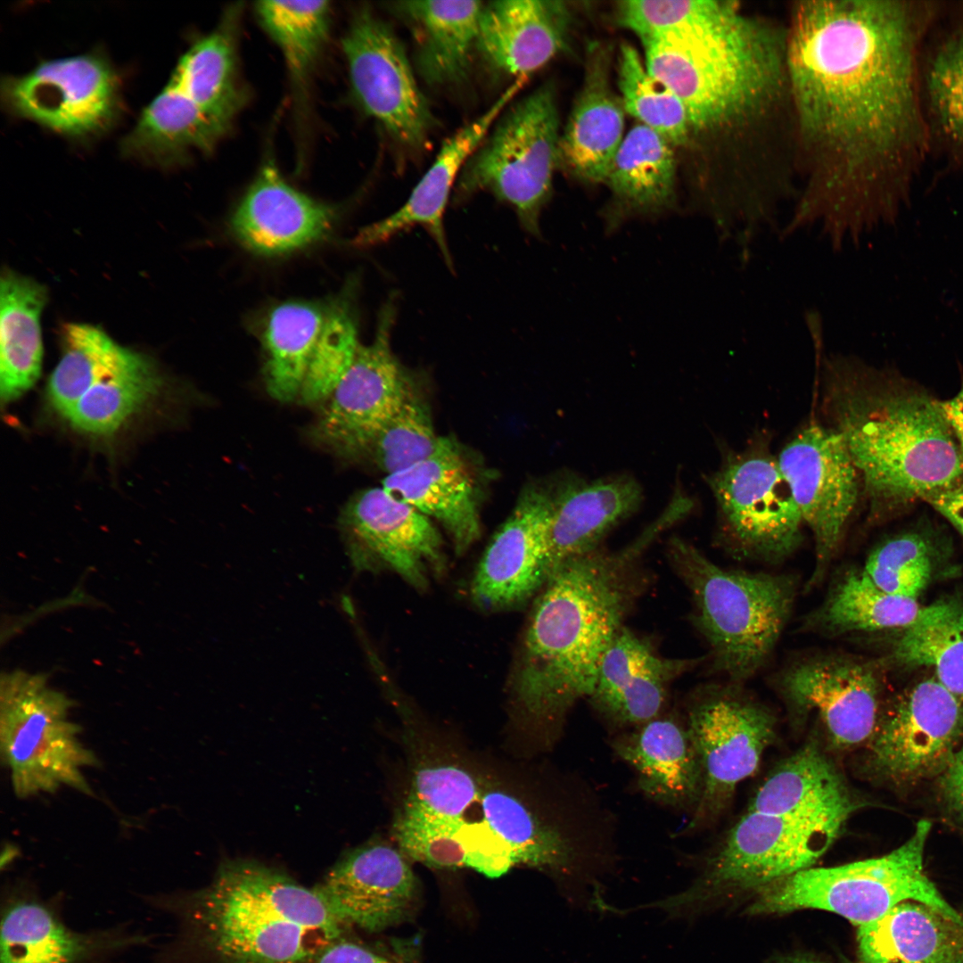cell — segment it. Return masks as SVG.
Here are the masks:
<instances>
[{
  "label": "cell",
  "mask_w": 963,
  "mask_h": 963,
  "mask_svg": "<svg viewBox=\"0 0 963 963\" xmlns=\"http://www.w3.org/2000/svg\"><path fill=\"white\" fill-rule=\"evenodd\" d=\"M482 820L512 851L516 863L547 870L560 878L579 873L583 854L564 824L540 818L523 801L501 790L482 794Z\"/></svg>",
  "instance_id": "obj_36"
},
{
  "label": "cell",
  "mask_w": 963,
  "mask_h": 963,
  "mask_svg": "<svg viewBox=\"0 0 963 963\" xmlns=\"http://www.w3.org/2000/svg\"><path fill=\"white\" fill-rule=\"evenodd\" d=\"M228 127L168 83L122 139L121 152L150 164L171 167L192 149L212 150Z\"/></svg>",
  "instance_id": "obj_34"
},
{
  "label": "cell",
  "mask_w": 963,
  "mask_h": 963,
  "mask_svg": "<svg viewBox=\"0 0 963 963\" xmlns=\"http://www.w3.org/2000/svg\"><path fill=\"white\" fill-rule=\"evenodd\" d=\"M1 99L12 114L70 137L106 130L120 107L114 70L93 54L44 61L26 74L8 76Z\"/></svg>",
  "instance_id": "obj_15"
},
{
  "label": "cell",
  "mask_w": 963,
  "mask_h": 963,
  "mask_svg": "<svg viewBox=\"0 0 963 963\" xmlns=\"http://www.w3.org/2000/svg\"><path fill=\"white\" fill-rule=\"evenodd\" d=\"M942 413L963 453V386L951 399L939 401Z\"/></svg>",
  "instance_id": "obj_57"
},
{
  "label": "cell",
  "mask_w": 963,
  "mask_h": 963,
  "mask_svg": "<svg viewBox=\"0 0 963 963\" xmlns=\"http://www.w3.org/2000/svg\"><path fill=\"white\" fill-rule=\"evenodd\" d=\"M163 384L153 361L134 351L123 366L91 387L65 418L79 432L110 435L153 399Z\"/></svg>",
  "instance_id": "obj_41"
},
{
  "label": "cell",
  "mask_w": 963,
  "mask_h": 963,
  "mask_svg": "<svg viewBox=\"0 0 963 963\" xmlns=\"http://www.w3.org/2000/svg\"><path fill=\"white\" fill-rule=\"evenodd\" d=\"M465 822L432 814L405 801L393 822L401 852L436 868L466 867Z\"/></svg>",
  "instance_id": "obj_48"
},
{
  "label": "cell",
  "mask_w": 963,
  "mask_h": 963,
  "mask_svg": "<svg viewBox=\"0 0 963 963\" xmlns=\"http://www.w3.org/2000/svg\"><path fill=\"white\" fill-rule=\"evenodd\" d=\"M707 482L724 530L741 551L778 561L799 547L801 513L778 458L763 442L728 455Z\"/></svg>",
  "instance_id": "obj_11"
},
{
  "label": "cell",
  "mask_w": 963,
  "mask_h": 963,
  "mask_svg": "<svg viewBox=\"0 0 963 963\" xmlns=\"http://www.w3.org/2000/svg\"><path fill=\"white\" fill-rule=\"evenodd\" d=\"M235 14L228 13L218 28L192 45L168 82L208 115L227 125L243 101L236 78Z\"/></svg>",
  "instance_id": "obj_39"
},
{
  "label": "cell",
  "mask_w": 963,
  "mask_h": 963,
  "mask_svg": "<svg viewBox=\"0 0 963 963\" xmlns=\"http://www.w3.org/2000/svg\"><path fill=\"white\" fill-rule=\"evenodd\" d=\"M947 519L963 536V478L953 485L922 498Z\"/></svg>",
  "instance_id": "obj_55"
},
{
  "label": "cell",
  "mask_w": 963,
  "mask_h": 963,
  "mask_svg": "<svg viewBox=\"0 0 963 963\" xmlns=\"http://www.w3.org/2000/svg\"><path fill=\"white\" fill-rule=\"evenodd\" d=\"M857 941L861 963L963 961V926L913 901L858 926Z\"/></svg>",
  "instance_id": "obj_33"
},
{
  "label": "cell",
  "mask_w": 963,
  "mask_h": 963,
  "mask_svg": "<svg viewBox=\"0 0 963 963\" xmlns=\"http://www.w3.org/2000/svg\"><path fill=\"white\" fill-rule=\"evenodd\" d=\"M62 335V356L46 393L52 407L65 418L91 387L123 366L134 350L89 325L67 324Z\"/></svg>",
  "instance_id": "obj_43"
},
{
  "label": "cell",
  "mask_w": 963,
  "mask_h": 963,
  "mask_svg": "<svg viewBox=\"0 0 963 963\" xmlns=\"http://www.w3.org/2000/svg\"><path fill=\"white\" fill-rule=\"evenodd\" d=\"M382 487L396 499L439 522L457 553L481 535L478 487L457 444L447 438L430 457L386 475Z\"/></svg>",
  "instance_id": "obj_27"
},
{
  "label": "cell",
  "mask_w": 963,
  "mask_h": 963,
  "mask_svg": "<svg viewBox=\"0 0 963 963\" xmlns=\"http://www.w3.org/2000/svg\"><path fill=\"white\" fill-rule=\"evenodd\" d=\"M893 655L905 665L932 668L941 684L963 698V602L925 606L919 619L902 630Z\"/></svg>",
  "instance_id": "obj_42"
},
{
  "label": "cell",
  "mask_w": 963,
  "mask_h": 963,
  "mask_svg": "<svg viewBox=\"0 0 963 963\" xmlns=\"http://www.w3.org/2000/svg\"><path fill=\"white\" fill-rule=\"evenodd\" d=\"M778 686L794 706L819 717L839 747L869 741L875 732L881 687L869 662L843 654L812 656L786 669Z\"/></svg>",
  "instance_id": "obj_20"
},
{
  "label": "cell",
  "mask_w": 963,
  "mask_h": 963,
  "mask_svg": "<svg viewBox=\"0 0 963 963\" xmlns=\"http://www.w3.org/2000/svg\"><path fill=\"white\" fill-rule=\"evenodd\" d=\"M768 31V17L737 1L710 0L695 20L641 40L647 70L705 134L734 101Z\"/></svg>",
  "instance_id": "obj_6"
},
{
  "label": "cell",
  "mask_w": 963,
  "mask_h": 963,
  "mask_svg": "<svg viewBox=\"0 0 963 963\" xmlns=\"http://www.w3.org/2000/svg\"><path fill=\"white\" fill-rule=\"evenodd\" d=\"M326 313L305 301H288L270 312L263 335L268 393L281 402L300 396Z\"/></svg>",
  "instance_id": "obj_40"
},
{
  "label": "cell",
  "mask_w": 963,
  "mask_h": 963,
  "mask_svg": "<svg viewBox=\"0 0 963 963\" xmlns=\"http://www.w3.org/2000/svg\"><path fill=\"white\" fill-rule=\"evenodd\" d=\"M673 145L648 127L638 124L623 137L605 184L611 200L605 226L613 231L628 219L670 210L676 200Z\"/></svg>",
  "instance_id": "obj_30"
},
{
  "label": "cell",
  "mask_w": 963,
  "mask_h": 963,
  "mask_svg": "<svg viewBox=\"0 0 963 963\" xmlns=\"http://www.w3.org/2000/svg\"><path fill=\"white\" fill-rule=\"evenodd\" d=\"M188 914L216 963H307L345 931L315 888L250 860L221 863Z\"/></svg>",
  "instance_id": "obj_4"
},
{
  "label": "cell",
  "mask_w": 963,
  "mask_h": 963,
  "mask_svg": "<svg viewBox=\"0 0 963 963\" xmlns=\"http://www.w3.org/2000/svg\"><path fill=\"white\" fill-rule=\"evenodd\" d=\"M73 702L52 688L45 673L22 670L0 678V748L15 794L21 798L68 786L92 794L83 770L95 753L69 719Z\"/></svg>",
  "instance_id": "obj_9"
},
{
  "label": "cell",
  "mask_w": 963,
  "mask_h": 963,
  "mask_svg": "<svg viewBox=\"0 0 963 963\" xmlns=\"http://www.w3.org/2000/svg\"><path fill=\"white\" fill-rule=\"evenodd\" d=\"M774 963H821L813 958L807 956H792L782 958Z\"/></svg>",
  "instance_id": "obj_58"
},
{
  "label": "cell",
  "mask_w": 963,
  "mask_h": 963,
  "mask_svg": "<svg viewBox=\"0 0 963 963\" xmlns=\"http://www.w3.org/2000/svg\"><path fill=\"white\" fill-rule=\"evenodd\" d=\"M357 319L347 303L326 313L300 392L303 404L326 399L350 368L358 348Z\"/></svg>",
  "instance_id": "obj_49"
},
{
  "label": "cell",
  "mask_w": 963,
  "mask_h": 963,
  "mask_svg": "<svg viewBox=\"0 0 963 963\" xmlns=\"http://www.w3.org/2000/svg\"><path fill=\"white\" fill-rule=\"evenodd\" d=\"M466 867L498 877L517 865L503 839L484 820L465 822Z\"/></svg>",
  "instance_id": "obj_53"
},
{
  "label": "cell",
  "mask_w": 963,
  "mask_h": 963,
  "mask_svg": "<svg viewBox=\"0 0 963 963\" xmlns=\"http://www.w3.org/2000/svg\"><path fill=\"white\" fill-rule=\"evenodd\" d=\"M777 458L814 539L812 588L839 550L863 488L861 476L842 435L817 423L800 430Z\"/></svg>",
  "instance_id": "obj_12"
},
{
  "label": "cell",
  "mask_w": 963,
  "mask_h": 963,
  "mask_svg": "<svg viewBox=\"0 0 963 963\" xmlns=\"http://www.w3.org/2000/svg\"><path fill=\"white\" fill-rule=\"evenodd\" d=\"M641 555L630 543L569 559L536 596L510 679L513 701L531 723L556 725L592 694L603 657L646 585Z\"/></svg>",
  "instance_id": "obj_2"
},
{
  "label": "cell",
  "mask_w": 963,
  "mask_h": 963,
  "mask_svg": "<svg viewBox=\"0 0 963 963\" xmlns=\"http://www.w3.org/2000/svg\"><path fill=\"white\" fill-rule=\"evenodd\" d=\"M552 485L531 484L486 547L471 583L479 606L504 610L536 597L552 574Z\"/></svg>",
  "instance_id": "obj_19"
},
{
  "label": "cell",
  "mask_w": 963,
  "mask_h": 963,
  "mask_svg": "<svg viewBox=\"0 0 963 963\" xmlns=\"http://www.w3.org/2000/svg\"><path fill=\"white\" fill-rule=\"evenodd\" d=\"M856 807L834 764L810 744L771 772L748 811L842 827Z\"/></svg>",
  "instance_id": "obj_31"
},
{
  "label": "cell",
  "mask_w": 963,
  "mask_h": 963,
  "mask_svg": "<svg viewBox=\"0 0 963 963\" xmlns=\"http://www.w3.org/2000/svg\"><path fill=\"white\" fill-rule=\"evenodd\" d=\"M931 822L919 820L899 847L877 858L828 868H809L761 889L753 915L814 909L854 926L870 923L907 901L924 903L963 926V917L943 898L924 868Z\"/></svg>",
  "instance_id": "obj_7"
},
{
  "label": "cell",
  "mask_w": 963,
  "mask_h": 963,
  "mask_svg": "<svg viewBox=\"0 0 963 963\" xmlns=\"http://www.w3.org/2000/svg\"><path fill=\"white\" fill-rule=\"evenodd\" d=\"M958 963H963V961H960V962H958Z\"/></svg>",
  "instance_id": "obj_59"
},
{
  "label": "cell",
  "mask_w": 963,
  "mask_h": 963,
  "mask_svg": "<svg viewBox=\"0 0 963 963\" xmlns=\"http://www.w3.org/2000/svg\"><path fill=\"white\" fill-rule=\"evenodd\" d=\"M841 827L748 811L693 886L652 906L678 918L720 889L761 890L811 868Z\"/></svg>",
  "instance_id": "obj_10"
},
{
  "label": "cell",
  "mask_w": 963,
  "mask_h": 963,
  "mask_svg": "<svg viewBox=\"0 0 963 963\" xmlns=\"http://www.w3.org/2000/svg\"><path fill=\"white\" fill-rule=\"evenodd\" d=\"M314 888L344 927L367 932L404 920L416 895V877L403 854L381 844L350 852Z\"/></svg>",
  "instance_id": "obj_21"
},
{
  "label": "cell",
  "mask_w": 963,
  "mask_h": 963,
  "mask_svg": "<svg viewBox=\"0 0 963 963\" xmlns=\"http://www.w3.org/2000/svg\"><path fill=\"white\" fill-rule=\"evenodd\" d=\"M0 394L12 402L38 379L42 365L40 315L47 292L33 279L10 270L0 286Z\"/></svg>",
  "instance_id": "obj_35"
},
{
  "label": "cell",
  "mask_w": 963,
  "mask_h": 963,
  "mask_svg": "<svg viewBox=\"0 0 963 963\" xmlns=\"http://www.w3.org/2000/svg\"><path fill=\"white\" fill-rule=\"evenodd\" d=\"M396 313L392 296L379 313L373 342L358 346L311 429L314 442L338 456L350 459L360 440L396 413L416 388L391 349Z\"/></svg>",
  "instance_id": "obj_17"
},
{
  "label": "cell",
  "mask_w": 963,
  "mask_h": 963,
  "mask_svg": "<svg viewBox=\"0 0 963 963\" xmlns=\"http://www.w3.org/2000/svg\"><path fill=\"white\" fill-rule=\"evenodd\" d=\"M481 1H399L388 8L405 21L416 44V66L432 86L462 82L479 35Z\"/></svg>",
  "instance_id": "obj_32"
},
{
  "label": "cell",
  "mask_w": 963,
  "mask_h": 963,
  "mask_svg": "<svg viewBox=\"0 0 963 963\" xmlns=\"http://www.w3.org/2000/svg\"><path fill=\"white\" fill-rule=\"evenodd\" d=\"M570 8L557 0H511L484 4L476 51L494 71L527 78L568 39Z\"/></svg>",
  "instance_id": "obj_25"
},
{
  "label": "cell",
  "mask_w": 963,
  "mask_h": 963,
  "mask_svg": "<svg viewBox=\"0 0 963 963\" xmlns=\"http://www.w3.org/2000/svg\"><path fill=\"white\" fill-rule=\"evenodd\" d=\"M667 554L692 596L693 621L714 667L733 682L753 677L785 628L796 594L794 578L724 569L677 537L669 540Z\"/></svg>",
  "instance_id": "obj_5"
},
{
  "label": "cell",
  "mask_w": 963,
  "mask_h": 963,
  "mask_svg": "<svg viewBox=\"0 0 963 963\" xmlns=\"http://www.w3.org/2000/svg\"><path fill=\"white\" fill-rule=\"evenodd\" d=\"M708 4L709 0H626L618 3L616 18L643 40L695 20Z\"/></svg>",
  "instance_id": "obj_52"
},
{
  "label": "cell",
  "mask_w": 963,
  "mask_h": 963,
  "mask_svg": "<svg viewBox=\"0 0 963 963\" xmlns=\"http://www.w3.org/2000/svg\"><path fill=\"white\" fill-rule=\"evenodd\" d=\"M0 942V963H80L120 941L72 931L45 906L21 901L4 912Z\"/></svg>",
  "instance_id": "obj_38"
},
{
  "label": "cell",
  "mask_w": 963,
  "mask_h": 963,
  "mask_svg": "<svg viewBox=\"0 0 963 963\" xmlns=\"http://www.w3.org/2000/svg\"><path fill=\"white\" fill-rule=\"evenodd\" d=\"M700 662L663 657L623 626L603 657L588 699L615 723L642 725L659 717L672 682Z\"/></svg>",
  "instance_id": "obj_22"
},
{
  "label": "cell",
  "mask_w": 963,
  "mask_h": 963,
  "mask_svg": "<svg viewBox=\"0 0 963 963\" xmlns=\"http://www.w3.org/2000/svg\"><path fill=\"white\" fill-rule=\"evenodd\" d=\"M687 728L700 757L704 786L689 827L719 812L736 786L757 770L775 736V719L734 688L704 692L687 713Z\"/></svg>",
  "instance_id": "obj_16"
},
{
  "label": "cell",
  "mask_w": 963,
  "mask_h": 963,
  "mask_svg": "<svg viewBox=\"0 0 963 963\" xmlns=\"http://www.w3.org/2000/svg\"><path fill=\"white\" fill-rule=\"evenodd\" d=\"M925 606L917 599L878 588L864 570L848 569L831 585L821 603L805 620L804 628L827 636L906 629Z\"/></svg>",
  "instance_id": "obj_37"
},
{
  "label": "cell",
  "mask_w": 963,
  "mask_h": 963,
  "mask_svg": "<svg viewBox=\"0 0 963 963\" xmlns=\"http://www.w3.org/2000/svg\"><path fill=\"white\" fill-rule=\"evenodd\" d=\"M609 64L608 51L592 44L582 86L560 136L558 165L588 184H605L624 137V109L611 87Z\"/></svg>",
  "instance_id": "obj_28"
},
{
  "label": "cell",
  "mask_w": 963,
  "mask_h": 963,
  "mask_svg": "<svg viewBox=\"0 0 963 963\" xmlns=\"http://www.w3.org/2000/svg\"><path fill=\"white\" fill-rule=\"evenodd\" d=\"M940 778L941 792L946 805L963 819V745Z\"/></svg>",
  "instance_id": "obj_56"
},
{
  "label": "cell",
  "mask_w": 963,
  "mask_h": 963,
  "mask_svg": "<svg viewBox=\"0 0 963 963\" xmlns=\"http://www.w3.org/2000/svg\"><path fill=\"white\" fill-rule=\"evenodd\" d=\"M934 8L798 0L785 20L799 195L780 229L817 227L834 251L892 226L930 142L918 50Z\"/></svg>",
  "instance_id": "obj_1"
},
{
  "label": "cell",
  "mask_w": 963,
  "mask_h": 963,
  "mask_svg": "<svg viewBox=\"0 0 963 963\" xmlns=\"http://www.w3.org/2000/svg\"><path fill=\"white\" fill-rule=\"evenodd\" d=\"M551 485L552 573L564 562L598 549L606 534L634 514L643 500L641 485L628 473L588 482L564 472Z\"/></svg>",
  "instance_id": "obj_24"
},
{
  "label": "cell",
  "mask_w": 963,
  "mask_h": 963,
  "mask_svg": "<svg viewBox=\"0 0 963 963\" xmlns=\"http://www.w3.org/2000/svg\"><path fill=\"white\" fill-rule=\"evenodd\" d=\"M560 136L555 90L545 84L496 120L462 169L455 202L490 193L514 209L527 233L539 236L540 215L558 165Z\"/></svg>",
  "instance_id": "obj_8"
},
{
  "label": "cell",
  "mask_w": 963,
  "mask_h": 963,
  "mask_svg": "<svg viewBox=\"0 0 963 963\" xmlns=\"http://www.w3.org/2000/svg\"><path fill=\"white\" fill-rule=\"evenodd\" d=\"M482 794L470 772L442 764L417 769L406 801L440 817L460 819Z\"/></svg>",
  "instance_id": "obj_51"
},
{
  "label": "cell",
  "mask_w": 963,
  "mask_h": 963,
  "mask_svg": "<svg viewBox=\"0 0 963 963\" xmlns=\"http://www.w3.org/2000/svg\"><path fill=\"white\" fill-rule=\"evenodd\" d=\"M824 407L880 516L963 478V453L939 404L854 357L824 363Z\"/></svg>",
  "instance_id": "obj_3"
},
{
  "label": "cell",
  "mask_w": 963,
  "mask_h": 963,
  "mask_svg": "<svg viewBox=\"0 0 963 963\" xmlns=\"http://www.w3.org/2000/svg\"><path fill=\"white\" fill-rule=\"evenodd\" d=\"M933 549L926 535L903 532L875 548L863 570L881 589L917 599L931 578Z\"/></svg>",
  "instance_id": "obj_50"
},
{
  "label": "cell",
  "mask_w": 963,
  "mask_h": 963,
  "mask_svg": "<svg viewBox=\"0 0 963 963\" xmlns=\"http://www.w3.org/2000/svg\"><path fill=\"white\" fill-rule=\"evenodd\" d=\"M418 392L416 388L396 413L366 434L350 459L365 461L390 475L436 452L447 438L436 433Z\"/></svg>",
  "instance_id": "obj_44"
},
{
  "label": "cell",
  "mask_w": 963,
  "mask_h": 963,
  "mask_svg": "<svg viewBox=\"0 0 963 963\" xmlns=\"http://www.w3.org/2000/svg\"><path fill=\"white\" fill-rule=\"evenodd\" d=\"M617 82L624 111L664 137L673 146L691 137L687 111L681 101L646 69L638 51L629 44L620 47Z\"/></svg>",
  "instance_id": "obj_45"
},
{
  "label": "cell",
  "mask_w": 963,
  "mask_h": 963,
  "mask_svg": "<svg viewBox=\"0 0 963 963\" xmlns=\"http://www.w3.org/2000/svg\"><path fill=\"white\" fill-rule=\"evenodd\" d=\"M925 83L929 133L963 163V22L932 53Z\"/></svg>",
  "instance_id": "obj_47"
},
{
  "label": "cell",
  "mask_w": 963,
  "mask_h": 963,
  "mask_svg": "<svg viewBox=\"0 0 963 963\" xmlns=\"http://www.w3.org/2000/svg\"><path fill=\"white\" fill-rule=\"evenodd\" d=\"M637 727L617 738L613 748L636 770L640 789L664 805L696 807L704 774L687 726L657 717Z\"/></svg>",
  "instance_id": "obj_29"
},
{
  "label": "cell",
  "mask_w": 963,
  "mask_h": 963,
  "mask_svg": "<svg viewBox=\"0 0 963 963\" xmlns=\"http://www.w3.org/2000/svg\"><path fill=\"white\" fill-rule=\"evenodd\" d=\"M255 11L262 27L280 48L292 78L303 80L326 44L330 2L259 1Z\"/></svg>",
  "instance_id": "obj_46"
},
{
  "label": "cell",
  "mask_w": 963,
  "mask_h": 963,
  "mask_svg": "<svg viewBox=\"0 0 963 963\" xmlns=\"http://www.w3.org/2000/svg\"><path fill=\"white\" fill-rule=\"evenodd\" d=\"M307 963H402L343 935L321 949Z\"/></svg>",
  "instance_id": "obj_54"
},
{
  "label": "cell",
  "mask_w": 963,
  "mask_h": 963,
  "mask_svg": "<svg viewBox=\"0 0 963 963\" xmlns=\"http://www.w3.org/2000/svg\"><path fill=\"white\" fill-rule=\"evenodd\" d=\"M341 525L358 569L385 567L419 590L445 568L442 539L432 521L390 495L366 489L346 505Z\"/></svg>",
  "instance_id": "obj_18"
},
{
  "label": "cell",
  "mask_w": 963,
  "mask_h": 963,
  "mask_svg": "<svg viewBox=\"0 0 963 963\" xmlns=\"http://www.w3.org/2000/svg\"><path fill=\"white\" fill-rule=\"evenodd\" d=\"M963 739V698L935 678L899 694L869 739L868 763L880 778L908 785L941 776Z\"/></svg>",
  "instance_id": "obj_14"
},
{
  "label": "cell",
  "mask_w": 963,
  "mask_h": 963,
  "mask_svg": "<svg viewBox=\"0 0 963 963\" xmlns=\"http://www.w3.org/2000/svg\"><path fill=\"white\" fill-rule=\"evenodd\" d=\"M342 46L353 96L364 112L403 146L422 149L436 120L392 29L363 7L353 16Z\"/></svg>",
  "instance_id": "obj_13"
},
{
  "label": "cell",
  "mask_w": 963,
  "mask_h": 963,
  "mask_svg": "<svg viewBox=\"0 0 963 963\" xmlns=\"http://www.w3.org/2000/svg\"><path fill=\"white\" fill-rule=\"evenodd\" d=\"M524 81L525 78L515 79L483 114L445 140L435 160L416 184L407 202L384 219L363 228L353 243L357 246H371L383 243L412 226H421L435 241L446 264L452 268L443 225L451 190L469 158Z\"/></svg>",
  "instance_id": "obj_23"
},
{
  "label": "cell",
  "mask_w": 963,
  "mask_h": 963,
  "mask_svg": "<svg viewBox=\"0 0 963 963\" xmlns=\"http://www.w3.org/2000/svg\"><path fill=\"white\" fill-rule=\"evenodd\" d=\"M333 217L331 207L287 184L268 160L236 208L231 227L249 251L274 256L320 239L331 228Z\"/></svg>",
  "instance_id": "obj_26"
}]
</instances>
